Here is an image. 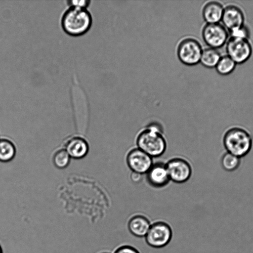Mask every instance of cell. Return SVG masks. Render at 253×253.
<instances>
[{
  "mask_svg": "<svg viewBox=\"0 0 253 253\" xmlns=\"http://www.w3.org/2000/svg\"><path fill=\"white\" fill-rule=\"evenodd\" d=\"M225 45L226 54L236 64L246 62L252 55L253 47L250 40L229 37Z\"/></svg>",
  "mask_w": 253,
  "mask_h": 253,
  "instance_id": "4",
  "label": "cell"
},
{
  "mask_svg": "<svg viewBox=\"0 0 253 253\" xmlns=\"http://www.w3.org/2000/svg\"><path fill=\"white\" fill-rule=\"evenodd\" d=\"M244 10L238 4L228 3L224 5L221 23L229 31L246 24Z\"/></svg>",
  "mask_w": 253,
  "mask_h": 253,
  "instance_id": "8",
  "label": "cell"
},
{
  "mask_svg": "<svg viewBox=\"0 0 253 253\" xmlns=\"http://www.w3.org/2000/svg\"><path fill=\"white\" fill-rule=\"evenodd\" d=\"M16 149L14 143L10 139L0 138V162L7 163L15 157Z\"/></svg>",
  "mask_w": 253,
  "mask_h": 253,
  "instance_id": "16",
  "label": "cell"
},
{
  "mask_svg": "<svg viewBox=\"0 0 253 253\" xmlns=\"http://www.w3.org/2000/svg\"><path fill=\"white\" fill-rule=\"evenodd\" d=\"M148 179L152 185L158 187L166 185L169 177L166 167L157 165L152 167L148 171Z\"/></svg>",
  "mask_w": 253,
  "mask_h": 253,
  "instance_id": "13",
  "label": "cell"
},
{
  "mask_svg": "<svg viewBox=\"0 0 253 253\" xmlns=\"http://www.w3.org/2000/svg\"><path fill=\"white\" fill-rule=\"evenodd\" d=\"M90 1L88 0H72L67 1L69 6L85 8L89 5Z\"/></svg>",
  "mask_w": 253,
  "mask_h": 253,
  "instance_id": "21",
  "label": "cell"
},
{
  "mask_svg": "<svg viewBox=\"0 0 253 253\" xmlns=\"http://www.w3.org/2000/svg\"><path fill=\"white\" fill-rule=\"evenodd\" d=\"M240 164V158L228 152L225 154L221 159V165L223 168L228 171L236 170Z\"/></svg>",
  "mask_w": 253,
  "mask_h": 253,
  "instance_id": "19",
  "label": "cell"
},
{
  "mask_svg": "<svg viewBox=\"0 0 253 253\" xmlns=\"http://www.w3.org/2000/svg\"><path fill=\"white\" fill-rule=\"evenodd\" d=\"M203 39L208 47L219 49L229 38L227 29L221 23H206L202 31Z\"/></svg>",
  "mask_w": 253,
  "mask_h": 253,
  "instance_id": "5",
  "label": "cell"
},
{
  "mask_svg": "<svg viewBox=\"0 0 253 253\" xmlns=\"http://www.w3.org/2000/svg\"><path fill=\"white\" fill-rule=\"evenodd\" d=\"M115 253H139L138 251H137L134 248L129 246H125L121 247L118 249Z\"/></svg>",
  "mask_w": 253,
  "mask_h": 253,
  "instance_id": "22",
  "label": "cell"
},
{
  "mask_svg": "<svg viewBox=\"0 0 253 253\" xmlns=\"http://www.w3.org/2000/svg\"><path fill=\"white\" fill-rule=\"evenodd\" d=\"M230 38L250 40L251 33L250 28L245 24L228 31Z\"/></svg>",
  "mask_w": 253,
  "mask_h": 253,
  "instance_id": "20",
  "label": "cell"
},
{
  "mask_svg": "<svg viewBox=\"0 0 253 253\" xmlns=\"http://www.w3.org/2000/svg\"><path fill=\"white\" fill-rule=\"evenodd\" d=\"M65 149L71 158L79 159L84 158L87 154L88 145L84 138L75 136L67 141Z\"/></svg>",
  "mask_w": 253,
  "mask_h": 253,
  "instance_id": "12",
  "label": "cell"
},
{
  "mask_svg": "<svg viewBox=\"0 0 253 253\" xmlns=\"http://www.w3.org/2000/svg\"><path fill=\"white\" fill-rule=\"evenodd\" d=\"M92 21L91 15L86 8L69 6L62 15L61 26L67 34L80 36L89 30Z\"/></svg>",
  "mask_w": 253,
  "mask_h": 253,
  "instance_id": "1",
  "label": "cell"
},
{
  "mask_svg": "<svg viewBox=\"0 0 253 253\" xmlns=\"http://www.w3.org/2000/svg\"><path fill=\"white\" fill-rule=\"evenodd\" d=\"M172 232L169 226L164 222H157L150 226L146 235L147 243L154 248H162L170 241Z\"/></svg>",
  "mask_w": 253,
  "mask_h": 253,
  "instance_id": "7",
  "label": "cell"
},
{
  "mask_svg": "<svg viewBox=\"0 0 253 253\" xmlns=\"http://www.w3.org/2000/svg\"><path fill=\"white\" fill-rule=\"evenodd\" d=\"M127 162L133 171L140 174L148 171L152 167L151 157L140 149L130 151Z\"/></svg>",
  "mask_w": 253,
  "mask_h": 253,
  "instance_id": "10",
  "label": "cell"
},
{
  "mask_svg": "<svg viewBox=\"0 0 253 253\" xmlns=\"http://www.w3.org/2000/svg\"><path fill=\"white\" fill-rule=\"evenodd\" d=\"M150 226L149 220L141 215L133 216L129 220L128 224L129 231L133 235L138 237H145Z\"/></svg>",
  "mask_w": 253,
  "mask_h": 253,
  "instance_id": "14",
  "label": "cell"
},
{
  "mask_svg": "<svg viewBox=\"0 0 253 253\" xmlns=\"http://www.w3.org/2000/svg\"><path fill=\"white\" fill-rule=\"evenodd\" d=\"M71 157L65 149L55 151L52 157L54 165L58 169H64L69 164Z\"/></svg>",
  "mask_w": 253,
  "mask_h": 253,
  "instance_id": "18",
  "label": "cell"
},
{
  "mask_svg": "<svg viewBox=\"0 0 253 253\" xmlns=\"http://www.w3.org/2000/svg\"><path fill=\"white\" fill-rule=\"evenodd\" d=\"M203 49L201 44L197 40L188 38L179 44L177 55L184 64L195 65L200 62Z\"/></svg>",
  "mask_w": 253,
  "mask_h": 253,
  "instance_id": "6",
  "label": "cell"
},
{
  "mask_svg": "<svg viewBox=\"0 0 253 253\" xmlns=\"http://www.w3.org/2000/svg\"><path fill=\"white\" fill-rule=\"evenodd\" d=\"M224 7V5L219 1L206 2L202 9V16L206 23H221Z\"/></svg>",
  "mask_w": 253,
  "mask_h": 253,
  "instance_id": "11",
  "label": "cell"
},
{
  "mask_svg": "<svg viewBox=\"0 0 253 253\" xmlns=\"http://www.w3.org/2000/svg\"><path fill=\"white\" fill-rule=\"evenodd\" d=\"M0 253H3L2 247L0 244Z\"/></svg>",
  "mask_w": 253,
  "mask_h": 253,
  "instance_id": "24",
  "label": "cell"
},
{
  "mask_svg": "<svg viewBox=\"0 0 253 253\" xmlns=\"http://www.w3.org/2000/svg\"><path fill=\"white\" fill-rule=\"evenodd\" d=\"M223 144L228 153L240 158L246 155L250 151L252 139L246 130L234 127L225 133Z\"/></svg>",
  "mask_w": 253,
  "mask_h": 253,
  "instance_id": "2",
  "label": "cell"
},
{
  "mask_svg": "<svg viewBox=\"0 0 253 253\" xmlns=\"http://www.w3.org/2000/svg\"><path fill=\"white\" fill-rule=\"evenodd\" d=\"M236 63L227 54L222 55L215 68L220 75L227 76L235 70Z\"/></svg>",
  "mask_w": 253,
  "mask_h": 253,
  "instance_id": "17",
  "label": "cell"
},
{
  "mask_svg": "<svg viewBox=\"0 0 253 253\" xmlns=\"http://www.w3.org/2000/svg\"><path fill=\"white\" fill-rule=\"evenodd\" d=\"M222 54L219 49L207 47L203 48L200 62L208 68H215Z\"/></svg>",
  "mask_w": 253,
  "mask_h": 253,
  "instance_id": "15",
  "label": "cell"
},
{
  "mask_svg": "<svg viewBox=\"0 0 253 253\" xmlns=\"http://www.w3.org/2000/svg\"><path fill=\"white\" fill-rule=\"evenodd\" d=\"M137 144L140 150L150 156H158L166 149V142L157 127L152 126L139 136Z\"/></svg>",
  "mask_w": 253,
  "mask_h": 253,
  "instance_id": "3",
  "label": "cell"
},
{
  "mask_svg": "<svg viewBox=\"0 0 253 253\" xmlns=\"http://www.w3.org/2000/svg\"><path fill=\"white\" fill-rule=\"evenodd\" d=\"M130 178L134 182H139L141 179V174L133 171L130 175Z\"/></svg>",
  "mask_w": 253,
  "mask_h": 253,
  "instance_id": "23",
  "label": "cell"
},
{
  "mask_svg": "<svg viewBox=\"0 0 253 253\" xmlns=\"http://www.w3.org/2000/svg\"></svg>",
  "mask_w": 253,
  "mask_h": 253,
  "instance_id": "25",
  "label": "cell"
},
{
  "mask_svg": "<svg viewBox=\"0 0 253 253\" xmlns=\"http://www.w3.org/2000/svg\"><path fill=\"white\" fill-rule=\"evenodd\" d=\"M166 167L169 178L177 183L186 181L191 174L190 165L182 159H173L168 163Z\"/></svg>",
  "mask_w": 253,
  "mask_h": 253,
  "instance_id": "9",
  "label": "cell"
}]
</instances>
